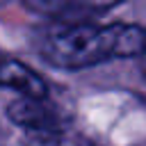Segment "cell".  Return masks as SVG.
<instances>
[{
  "mask_svg": "<svg viewBox=\"0 0 146 146\" xmlns=\"http://www.w3.org/2000/svg\"><path fill=\"white\" fill-rule=\"evenodd\" d=\"M0 84L9 87L23 96H30V98H46L48 96L46 80L18 59H7V57L0 59Z\"/></svg>",
  "mask_w": 146,
  "mask_h": 146,
  "instance_id": "4",
  "label": "cell"
},
{
  "mask_svg": "<svg viewBox=\"0 0 146 146\" xmlns=\"http://www.w3.org/2000/svg\"><path fill=\"white\" fill-rule=\"evenodd\" d=\"M39 52L57 68H87L107 59L146 52V30L128 23L94 25L59 21L39 36Z\"/></svg>",
  "mask_w": 146,
  "mask_h": 146,
  "instance_id": "1",
  "label": "cell"
},
{
  "mask_svg": "<svg viewBox=\"0 0 146 146\" xmlns=\"http://www.w3.org/2000/svg\"><path fill=\"white\" fill-rule=\"evenodd\" d=\"M7 116L16 125L25 130H34V132H55L62 125L57 112L50 105H46V98L23 96L7 107Z\"/></svg>",
  "mask_w": 146,
  "mask_h": 146,
  "instance_id": "2",
  "label": "cell"
},
{
  "mask_svg": "<svg viewBox=\"0 0 146 146\" xmlns=\"http://www.w3.org/2000/svg\"><path fill=\"white\" fill-rule=\"evenodd\" d=\"M36 11L55 16L57 21H78L107 11L123 0H25Z\"/></svg>",
  "mask_w": 146,
  "mask_h": 146,
  "instance_id": "3",
  "label": "cell"
}]
</instances>
